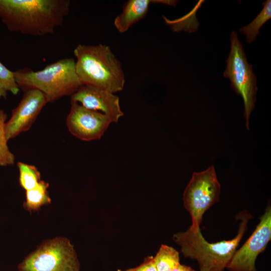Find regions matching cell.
Instances as JSON below:
<instances>
[{"mask_svg":"<svg viewBox=\"0 0 271 271\" xmlns=\"http://www.w3.org/2000/svg\"><path fill=\"white\" fill-rule=\"evenodd\" d=\"M70 5L69 0H0V20L10 31L43 36L62 25Z\"/></svg>","mask_w":271,"mask_h":271,"instance_id":"obj_1","label":"cell"},{"mask_svg":"<svg viewBox=\"0 0 271 271\" xmlns=\"http://www.w3.org/2000/svg\"><path fill=\"white\" fill-rule=\"evenodd\" d=\"M238 216L241 222L237 235L232 239L210 243L204 238L200 229L193 231L189 228L184 232L174 234L173 239L180 246L184 257L197 261L199 271H224L236 250L251 218L247 212H242Z\"/></svg>","mask_w":271,"mask_h":271,"instance_id":"obj_2","label":"cell"},{"mask_svg":"<svg viewBox=\"0 0 271 271\" xmlns=\"http://www.w3.org/2000/svg\"><path fill=\"white\" fill-rule=\"evenodd\" d=\"M75 69L82 85L100 87L115 93L121 91L125 77L121 64L105 45H78L73 51Z\"/></svg>","mask_w":271,"mask_h":271,"instance_id":"obj_3","label":"cell"},{"mask_svg":"<svg viewBox=\"0 0 271 271\" xmlns=\"http://www.w3.org/2000/svg\"><path fill=\"white\" fill-rule=\"evenodd\" d=\"M14 75L20 89H37L44 94L48 103L71 96L82 85L72 58L60 59L37 71L19 69L14 71Z\"/></svg>","mask_w":271,"mask_h":271,"instance_id":"obj_4","label":"cell"},{"mask_svg":"<svg viewBox=\"0 0 271 271\" xmlns=\"http://www.w3.org/2000/svg\"><path fill=\"white\" fill-rule=\"evenodd\" d=\"M230 39V51L226 60L227 66L223 75L229 79L231 87L241 96L243 101L245 127L249 130V118L256 101L257 79L252 65L247 62L237 33L232 31Z\"/></svg>","mask_w":271,"mask_h":271,"instance_id":"obj_5","label":"cell"},{"mask_svg":"<svg viewBox=\"0 0 271 271\" xmlns=\"http://www.w3.org/2000/svg\"><path fill=\"white\" fill-rule=\"evenodd\" d=\"M18 271H79L74 246L65 237L43 241L19 264Z\"/></svg>","mask_w":271,"mask_h":271,"instance_id":"obj_6","label":"cell"},{"mask_svg":"<svg viewBox=\"0 0 271 271\" xmlns=\"http://www.w3.org/2000/svg\"><path fill=\"white\" fill-rule=\"evenodd\" d=\"M221 192L214 165L204 171L194 172L183 193L184 206L192 219L189 228L200 229L205 212L218 202Z\"/></svg>","mask_w":271,"mask_h":271,"instance_id":"obj_7","label":"cell"},{"mask_svg":"<svg viewBox=\"0 0 271 271\" xmlns=\"http://www.w3.org/2000/svg\"><path fill=\"white\" fill-rule=\"evenodd\" d=\"M247 241L236 249L226 268L229 271H256L255 261L271 239V207L268 205Z\"/></svg>","mask_w":271,"mask_h":271,"instance_id":"obj_8","label":"cell"},{"mask_svg":"<svg viewBox=\"0 0 271 271\" xmlns=\"http://www.w3.org/2000/svg\"><path fill=\"white\" fill-rule=\"evenodd\" d=\"M113 120L101 112L88 109L78 103L71 101L66 123L74 137L83 141L100 139Z\"/></svg>","mask_w":271,"mask_h":271,"instance_id":"obj_9","label":"cell"},{"mask_svg":"<svg viewBox=\"0 0 271 271\" xmlns=\"http://www.w3.org/2000/svg\"><path fill=\"white\" fill-rule=\"evenodd\" d=\"M24 92L23 98L6 123L8 141L28 130L48 103L44 94L37 89H29Z\"/></svg>","mask_w":271,"mask_h":271,"instance_id":"obj_10","label":"cell"},{"mask_svg":"<svg viewBox=\"0 0 271 271\" xmlns=\"http://www.w3.org/2000/svg\"><path fill=\"white\" fill-rule=\"evenodd\" d=\"M71 100L88 109L108 116L113 122H117L124 115L120 108L119 97L113 93L96 86L81 85L71 96Z\"/></svg>","mask_w":271,"mask_h":271,"instance_id":"obj_11","label":"cell"},{"mask_svg":"<svg viewBox=\"0 0 271 271\" xmlns=\"http://www.w3.org/2000/svg\"><path fill=\"white\" fill-rule=\"evenodd\" d=\"M154 3L176 5V1L160 0H129L126 2L120 14L114 20L115 28L120 33L126 32L134 23L143 19L148 12L149 6Z\"/></svg>","mask_w":271,"mask_h":271,"instance_id":"obj_12","label":"cell"},{"mask_svg":"<svg viewBox=\"0 0 271 271\" xmlns=\"http://www.w3.org/2000/svg\"><path fill=\"white\" fill-rule=\"evenodd\" d=\"M48 183L41 180L34 188L26 191L24 207L29 212L38 211L42 206L49 204L51 199L49 195Z\"/></svg>","mask_w":271,"mask_h":271,"instance_id":"obj_13","label":"cell"},{"mask_svg":"<svg viewBox=\"0 0 271 271\" xmlns=\"http://www.w3.org/2000/svg\"><path fill=\"white\" fill-rule=\"evenodd\" d=\"M154 257L157 271H172L180 262L179 252L174 247L162 244Z\"/></svg>","mask_w":271,"mask_h":271,"instance_id":"obj_14","label":"cell"},{"mask_svg":"<svg viewBox=\"0 0 271 271\" xmlns=\"http://www.w3.org/2000/svg\"><path fill=\"white\" fill-rule=\"evenodd\" d=\"M263 7L256 17L248 25L240 29V32L246 36L248 43L253 42L259 35L262 26L271 18V1L262 3Z\"/></svg>","mask_w":271,"mask_h":271,"instance_id":"obj_15","label":"cell"},{"mask_svg":"<svg viewBox=\"0 0 271 271\" xmlns=\"http://www.w3.org/2000/svg\"><path fill=\"white\" fill-rule=\"evenodd\" d=\"M17 166L19 171V183L25 191L34 188L41 181L40 173L35 166L19 162Z\"/></svg>","mask_w":271,"mask_h":271,"instance_id":"obj_16","label":"cell"},{"mask_svg":"<svg viewBox=\"0 0 271 271\" xmlns=\"http://www.w3.org/2000/svg\"><path fill=\"white\" fill-rule=\"evenodd\" d=\"M8 115L0 109V166L13 165L15 162V155L10 151L8 146L5 125Z\"/></svg>","mask_w":271,"mask_h":271,"instance_id":"obj_17","label":"cell"},{"mask_svg":"<svg viewBox=\"0 0 271 271\" xmlns=\"http://www.w3.org/2000/svg\"><path fill=\"white\" fill-rule=\"evenodd\" d=\"M20 90L14 72L9 70L0 61V99L7 98L8 92L17 95Z\"/></svg>","mask_w":271,"mask_h":271,"instance_id":"obj_18","label":"cell"},{"mask_svg":"<svg viewBox=\"0 0 271 271\" xmlns=\"http://www.w3.org/2000/svg\"><path fill=\"white\" fill-rule=\"evenodd\" d=\"M117 271H157L153 256L146 257L144 261L139 265L125 270L118 269Z\"/></svg>","mask_w":271,"mask_h":271,"instance_id":"obj_19","label":"cell"},{"mask_svg":"<svg viewBox=\"0 0 271 271\" xmlns=\"http://www.w3.org/2000/svg\"><path fill=\"white\" fill-rule=\"evenodd\" d=\"M172 271H195L190 266L186 265L179 264Z\"/></svg>","mask_w":271,"mask_h":271,"instance_id":"obj_20","label":"cell"}]
</instances>
